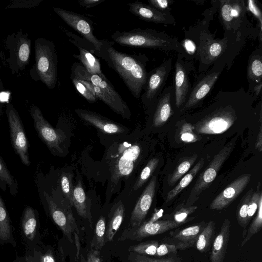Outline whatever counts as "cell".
Returning <instances> with one entry per match:
<instances>
[{
	"instance_id": "cell-1",
	"label": "cell",
	"mask_w": 262,
	"mask_h": 262,
	"mask_svg": "<svg viewBox=\"0 0 262 262\" xmlns=\"http://www.w3.org/2000/svg\"><path fill=\"white\" fill-rule=\"evenodd\" d=\"M113 45L106 49L105 62L120 76L132 95L139 99L147 80L148 58L144 54H129L119 51Z\"/></svg>"
},
{
	"instance_id": "cell-2",
	"label": "cell",
	"mask_w": 262,
	"mask_h": 262,
	"mask_svg": "<svg viewBox=\"0 0 262 262\" xmlns=\"http://www.w3.org/2000/svg\"><path fill=\"white\" fill-rule=\"evenodd\" d=\"M71 76L82 81L84 84L111 110L124 118L129 119L131 112L126 102L106 77L89 73L80 63L72 67Z\"/></svg>"
},
{
	"instance_id": "cell-3",
	"label": "cell",
	"mask_w": 262,
	"mask_h": 262,
	"mask_svg": "<svg viewBox=\"0 0 262 262\" xmlns=\"http://www.w3.org/2000/svg\"><path fill=\"white\" fill-rule=\"evenodd\" d=\"M114 42L122 46L176 50L178 42L176 38L151 29L135 28L129 31H116L111 36Z\"/></svg>"
},
{
	"instance_id": "cell-4",
	"label": "cell",
	"mask_w": 262,
	"mask_h": 262,
	"mask_svg": "<svg viewBox=\"0 0 262 262\" xmlns=\"http://www.w3.org/2000/svg\"><path fill=\"white\" fill-rule=\"evenodd\" d=\"M35 66L39 79L50 89L57 82L58 56L53 41L38 38L35 42Z\"/></svg>"
},
{
	"instance_id": "cell-5",
	"label": "cell",
	"mask_w": 262,
	"mask_h": 262,
	"mask_svg": "<svg viewBox=\"0 0 262 262\" xmlns=\"http://www.w3.org/2000/svg\"><path fill=\"white\" fill-rule=\"evenodd\" d=\"M53 9L63 21L94 46L95 55L106 61V49L114 43L113 41L98 39L94 34L92 22L86 17L59 7Z\"/></svg>"
},
{
	"instance_id": "cell-6",
	"label": "cell",
	"mask_w": 262,
	"mask_h": 262,
	"mask_svg": "<svg viewBox=\"0 0 262 262\" xmlns=\"http://www.w3.org/2000/svg\"><path fill=\"white\" fill-rule=\"evenodd\" d=\"M237 137L227 143L214 157L211 162L198 178L192 187L184 207L192 206L200 194L213 182L223 164L234 150Z\"/></svg>"
},
{
	"instance_id": "cell-7",
	"label": "cell",
	"mask_w": 262,
	"mask_h": 262,
	"mask_svg": "<svg viewBox=\"0 0 262 262\" xmlns=\"http://www.w3.org/2000/svg\"><path fill=\"white\" fill-rule=\"evenodd\" d=\"M30 113L39 137L51 153L56 156L63 155L64 144L67 140L65 133L60 129L53 128L37 106L32 105L31 106Z\"/></svg>"
},
{
	"instance_id": "cell-8",
	"label": "cell",
	"mask_w": 262,
	"mask_h": 262,
	"mask_svg": "<svg viewBox=\"0 0 262 262\" xmlns=\"http://www.w3.org/2000/svg\"><path fill=\"white\" fill-rule=\"evenodd\" d=\"M49 214L71 244L74 233H79L71 206L67 200L57 202L46 191L43 192Z\"/></svg>"
},
{
	"instance_id": "cell-9",
	"label": "cell",
	"mask_w": 262,
	"mask_h": 262,
	"mask_svg": "<svg viewBox=\"0 0 262 262\" xmlns=\"http://www.w3.org/2000/svg\"><path fill=\"white\" fill-rule=\"evenodd\" d=\"M237 119L235 111L231 106L222 107L199 121L194 126L199 134L217 135L229 129Z\"/></svg>"
},
{
	"instance_id": "cell-10",
	"label": "cell",
	"mask_w": 262,
	"mask_h": 262,
	"mask_svg": "<svg viewBox=\"0 0 262 262\" xmlns=\"http://www.w3.org/2000/svg\"><path fill=\"white\" fill-rule=\"evenodd\" d=\"M6 112L13 149L16 154L19 156L22 163L29 166L31 163L29 156V144L21 120L12 104H7Z\"/></svg>"
},
{
	"instance_id": "cell-11",
	"label": "cell",
	"mask_w": 262,
	"mask_h": 262,
	"mask_svg": "<svg viewBox=\"0 0 262 262\" xmlns=\"http://www.w3.org/2000/svg\"><path fill=\"white\" fill-rule=\"evenodd\" d=\"M171 59L169 58L148 73L144 92L140 97L144 107L154 105L162 92L171 68Z\"/></svg>"
},
{
	"instance_id": "cell-12",
	"label": "cell",
	"mask_w": 262,
	"mask_h": 262,
	"mask_svg": "<svg viewBox=\"0 0 262 262\" xmlns=\"http://www.w3.org/2000/svg\"><path fill=\"white\" fill-rule=\"evenodd\" d=\"M63 31L69 40L74 45L79 51L78 55H73V56L80 61L81 64L89 73L105 78V76L101 69L100 61L94 55L95 50L94 46L82 37L64 28Z\"/></svg>"
},
{
	"instance_id": "cell-13",
	"label": "cell",
	"mask_w": 262,
	"mask_h": 262,
	"mask_svg": "<svg viewBox=\"0 0 262 262\" xmlns=\"http://www.w3.org/2000/svg\"><path fill=\"white\" fill-rule=\"evenodd\" d=\"M156 182V177H152L142 192L132 212L128 227L125 231L134 230L143 222L154 200Z\"/></svg>"
},
{
	"instance_id": "cell-14",
	"label": "cell",
	"mask_w": 262,
	"mask_h": 262,
	"mask_svg": "<svg viewBox=\"0 0 262 262\" xmlns=\"http://www.w3.org/2000/svg\"><path fill=\"white\" fill-rule=\"evenodd\" d=\"M181 225L173 220H158L153 223L145 221L134 230L124 231L119 241L129 239L140 241L147 237L163 233Z\"/></svg>"
},
{
	"instance_id": "cell-15",
	"label": "cell",
	"mask_w": 262,
	"mask_h": 262,
	"mask_svg": "<svg viewBox=\"0 0 262 262\" xmlns=\"http://www.w3.org/2000/svg\"><path fill=\"white\" fill-rule=\"evenodd\" d=\"M9 38L10 39L7 40V45L10 52V57L14 61L12 69L14 67L16 68V70H22L29 62L31 40L27 35L21 32L15 35L12 34Z\"/></svg>"
},
{
	"instance_id": "cell-16",
	"label": "cell",
	"mask_w": 262,
	"mask_h": 262,
	"mask_svg": "<svg viewBox=\"0 0 262 262\" xmlns=\"http://www.w3.org/2000/svg\"><path fill=\"white\" fill-rule=\"evenodd\" d=\"M251 179V174H244L233 181L211 202L212 210H222L231 204L243 191Z\"/></svg>"
},
{
	"instance_id": "cell-17",
	"label": "cell",
	"mask_w": 262,
	"mask_h": 262,
	"mask_svg": "<svg viewBox=\"0 0 262 262\" xmlns=\"http://www.w3.org/2000/svg\"><path fill=\"white\" fill-rule=\"evenodd\" d=\"M203 222L183 229L170 233V236L164 239L165 243L175 246L177 250H184L193 247L198 237L206 226Z\"/></svg>"
},
{
	"instance_id": "cell-18",
	"label": "cell",
	"mask_w": 262,
	"mask_h": 262,
	"mask_svg": "<svg viewBox=\"0 0 262 262\" xmlns=\"http://www.w3.org/2000/svg\"><path fill=\"white\" fill-rule=\"evenodd\" d=\"M75 112L82 120L97 127L104 133L121 134L124 133L127 129L121 124L93 111L77 108Z\"/></svg>"
},
{
	"instance_id": "cell-19",
	"label": "cell",
	"mask_w": 262,
	"mask_h": 262,
	"mask_svg": "<svg viewBox=\"0 0 262 262\" xmlns=\"http://www.w3.org/2000/svg\"><path fill=\"white\" fill-rule=\"evenodd\" d=\"M128 11L141 19L157 24H174L172 16L161 12L148 4L139 1L128 4Z\"/></svg>"
},
{
	"instance_id": "cell-20",
	"label": "cell",
	"mask_w": 262,
	"mask_h": 262,
	"mask_svg": "<svg viewBox=\"0 0 262 262\" xmlns=\"http://www.w3.org/2000/svg\"><path fill=\"white\" fill-rule=\"evenodd\" d=\"M141 152V148L138 144L127 147L114 166L112 179L117 180L130 174Z\"/></svg>"
},
{
	"instance_id": "cell-21",
	"label": "cell",
	"mask_w": 262,
	"mask_h": 262,
	"mask_svg": "<svg viewBox=\"0 0 262 262\" xmlns=\"http://www.w3.org/2000/svg\"><path fill=\"white\" fill-rule=\"evenodd\" d=\"M172 89H165L162 91L154 104L155 110L152 118V125L160 127L164 125L172 115L171 104Z\"/></svg>"
},
{
	"instance_id": "cell-22",
	"label": "cell",
	"mask_w": 262,
	"mask_h": 262,
	"mask_svg": "<svg viewBox=\"0 0 262 262\" xmlns=\"http://www.w3.org/2000/svg\"><path fill=\"white\" fill-rule=\"evenodd\" d=\"M220 74V72H213L203 78L191 91L182 111L189 109L201 101L213 87Z\"/></svg>"
},
{
	"instance_id": "cell-23",
	"label": "cell",
	"mask_w": 262,
	"mask_h": 262,
	"mask_svg": "<svg viewBox=\"0 0 262 262\" xmlns=\"http://www.w3.org/2000/svg\"><path fill=\"white\" fill-rule=\"evenodd\" d=\"M230 221L225 219L215 238L210 255L211 262H223L230 234Z\"/></svg>"
},
{
	"instance_id": "cell-24",
	"label": "cell",
	"mask_w": 262,
	"mask_h": 262,
	"mask_svg": "<svg viewBox=\"0 0 262 262\" xmlns=\"http://www.w3.org/2000/svg\"><path fill=\"white\" fill-rule=\"evenodd\" d=\"M175 103L177 108L186 102L189 91V82L185 69L178 57L175 69Z\"/></svg>"
},
{
	"instance_id": "cell-25",
	"label": "cell",
	"mask_w": 262,
	"mask_h": 262,
	"mask_svg": "<svg viewBox=\"0 0 262 262\" xmlns=\"http://www.w3.org/2000/svg\"><path fill=\"white\" fill-rule=\"evenodd\" d=\"M20 226L25 239L30 242H35L38 231L37 211L30 206H26L21 216Z\"/></svg>"
},
{
	"instance_id": "cell-26",
	"label": "cell",
	"mask_w": 262,
	"mask_h": 262,
	"mask_svg": "<svg viewBox=\"0 0 262 262\" xmlns=\"http://www.w3.org/2000/svg\"><path fill=\"white\" fill-rule=\"evenodd\" d=\"M124 212L125 208L121 200L115 203L110 210L105 235V244L113 239L122 224Z\"/></svg>"
},
{
	"instance_id": "cell-27",
	"label": "cell",
	"mask_w": 262,
	"mask_h": 262,
	"mask_svg": "<svg viewBox=\"0 0 262 262\" xmlns=\"http://www.w3.org/2000/svg\"><path fill=\"white\" fill-rule=\"evenodd\" d=\"M73 206L76 208L79 216L89 220L90 226L92 227V219L90 207L87 202L82 183L80 180H78L76 185L73 187Z\"/></svg>"
},
{
	"instance_id": "cell-28",
	"label": "cell",
	"mask_w": 262,
	"mask_h": 262,
	"mask_svg": "<svg viewBox=\"0 0 262 262\" xmlns=\"http://www.w3.org/2000/svg\"><path fill=\"white\" fill-rule=\"evenodd\" d=\"M222 19L226 29H231L236 21L242 16V8L237 1L221 2Z\"/></svg>"
},
{
	"instance_id": "cell-29",
	"label": "cell",
	"mask_w": 262,
	"mask_h": 262,
	"mask_svg": "<svg viewBox=\"0 0 262 262\" xmlns=\"http://www.w3.org/2000/svg\"><path fill=\"white\" fill-rule=\"evenodd\" d=\"M0 243H9L16 246L8 212L0 195Z\"/></svg>"
},
{
	"instance_id": "cell-30",
	"label": "cell",
	"mask_w": 262,
	"mask_h": 262,
	"mask_svg": "<svg viewBox=\"0 0 262 262\" xmlns=\"http://www.w3.org/2000/svg\"><path fill=\"white\" fill-rule=\"evenodd\" d=\"M225 41L208 39L199 47L198 52L205 61L211 62L220 56L225 48Z\"/></svg>"
},
{
	"instance_id": "cell-31",
	"label": "cell",
	"mask_w": 262,
	"mask_h": 262,
	"mask_svg": "<svg viewBox=\"0 0 262 262\" xmlns=\"http://www.w3.org/2000/svg\"><path fill=\"white\" fill-rule=\"evenodd\" d=\"M204 165L203 159L200 160L196 164L187 172L178 184L171 189L167 194L166 202L167 203L173 200L184 188H185L193 180L198 172L202 169Z\"/></svg>"
},
{
	"instance_id": "cell-32",
	"label": "cell",
	"mask_w": 262,
	"mask_h": 262,
	"mask_svg": "<svg viewBox=\"0 0 262 262\" xmlns=\"http://www.w3.org/2000/svg\"><path fill=\"white\" fill-rule=\"evenodd\" d=\"M0 188L4 191L8 188L10 194L12 195H15L18 193L17 181L11 173L1 156Z\"/></svg>"
},
{
	"instance_id": "cell-33",
	"label": "cell",
	"mask_w": 262,
	"mask_h": 262,
	"mask_svg": "<svg viewBox=\"0 0 262 262\" xmlns=\"http://www.w3.org/2000/svg\"><path fill=\"white\" fill-rule=\"evenodd\" d=\"M198 158V155L194 154L188 157L181 162L174 169V171L168 177V184L169 186H173L189 170Z\"/></svg>"
},
{
	"instance_id": "cell-34",
	"label": "cell",
	"mask_w": 262,
	"mask_h": 262,
	"mask_svg": "<svg viewBox=\"0 0 262 262\" xmlns=\"http://www.w3.org/2000/svg\"><path fill=\"white\" fill-rule=\"evenodd\" d=\"M253 191V189L249 190L241 200L236 208V216L237 221L239 226L244 229L247 227L248 224L247 216L249 206Z\"/></svg>"
},
{
	"instance_id": "cell-35",
	"label": "cell",
	"mask_w": 262,
	"mask_h": 262,
	"mask_svg": "<svg viewBox=\"0 0 262 262\" xmlns=\"http://www.w3.org/2000/svg\"><path fill=\"white\" fill-rule=\"evenodd\" d=\"M215 229V223L210 221L200 234L196 242L195 246L201 252H206L208 250Z\"/></svg>"
},
{
	"instance_id": "cell-36",
	"label": "cell",
	"mask_w": 262,
	"mask_h": 262,
	"mask_svg": "<svg viewBox=\"0 0 262 262\" xmlns=\"http://www.w3.org/2000/svg\"><path fill=\"white\" fill-rule=\"evenodd\" d=\"M105 218L101 216L96 224L94 236L91 243V249L99 250L105 244Z\"/></svg>"
},
{
	"instance_id": "cell-37",
	"label": "cell",
	"mask_w": 262,
	"mask_h": 262,
	"mask_svg": "<svg viewBox=\"0 0 262 262\" xmlns=\"http://www.w3.org/2000/svg\"><path fill=\"white\" fill-rule=\"evenodd\" d=\"M257 213L251 223L248 229L243 232L244 239L242 242L241 246H243L253 235L259 232L262 227V198H260L258 204Z\"/></svg>"
},
{
	"instance_id": "cell-38",
	"label": "cell",
	"mask_w": 262,
	"mask_h": 262,
	"mask_svg": "<svg viewBox=\"0 0 262 262\" xmlns=\"http://www.w3.org/2000/svg\"><path fill=\"white\" fill-rule=\"evenodd\" d=\"M159 162L157 158L150 159L141 172L134 186V190H137L141 188L148 180L157 168Z\"/></svg>"
},
{
	"instance_id": "cell-39",
	"label": "cell",
	"mask_w": 262,
	"mask_h": 262,
	"mask_svg": "<svg viewBox=\"0 0 262 262\" xmlns=\"http://www.w3.org/2000/svg\"><path fill=\"white\" fill-rule=\"evenodd\" d=\"M159 245L157 241H148L131 246L128 250L139 254L156 256Z\"/></svg>"
},
{
	"instance_id": "cell-40",
	"label": "cell",
	"mask_w": 262,
	"mask_h": 262,
	"mask_svg": "<svg viewBox=\"0 0 262 262\" xmlns=\"http://www.w3.org/2000/svg\"><path fill=\"white\" fill-rule=\"evenodd\" d=\"M248 73L249 78L257 83L261 82L262 62L260 55H254L249 62Z\"/></svg>"
},
{
	"instance_id": "cell-41",
	"label": "cell",
	"mask_w": 262,
	"mask_h": 262,
	"mask_svg": "<svg viewBox=\"0 0 262 262\" xmlns=\"http://www.w3.org/2000/svg\"><path fill=\"white\" fill-rule=\"evenodd\" d=\"M60 186L66 200L71 206H73L72 175L70 173L62 172L60 176Z\"/></svg>"
},
{
	"instance_id": "cell-42",
	"label": "cell",
	"mask_w": 262,
	"mask_h": 262,
	"mask_svg": "<svg viewBox=\"0 0 262 262\" xmlns=\"http://www.w3.org/2000/svg\"><path fill=\"white\" fill-rule=\"evenodd\" d=\"M131 262H181L182 258L176 256H170L165 258H156L132 252L128 256Z\"/></svg>"
},
{
	"instance_id": "cell-43",
	"label": "cell",
	"mask_w": 262,
	"mask_h": 262,
	"mask_svg": "<svg viewBox=\"0 0 262 262\" xmlns=\"http://www.w3.org/2000/svg\"><path fill=\"white\" fill-rule=\"evenodd\" d=\"M72 82L79 93L90 103L97 101V98L82 82V81L74 76H71Z\"/></svg>"
},
{
	"instance_id": "cell-44",
	"label": "cell",
	"mask_w": 262,
	"mask_h": 262,
	"mask_svg": "<svg viewBox=\"0 0 262 262\" xmlns=\"http://www.w3.org/2000/svg\"><path fill=\"white\" fill-rule=\"evenodd\" d=\"M194 126L189 123H184L181 127L180 137L186 143H191L199 140V137L194 132Z\"/></svg>"
},
{
	"instance_id": "cell-45",
	"label": "cell",
	"mask_w": 262,
	"mask_h": 262,
	"mask_svg": "<svg viewBox=\"0 0 262 262\" xmlns=\"http://www.w3.org/2000/svg\"><path fill=\"white\" fill-rule=\"evenodd\" d=\"M26 262H56L52 251L48 250L42 253L40 251H34L32 255L25 258Z\"/></svg>"
},
{
	"instance_id": "cell-46",
	"label": "cell",
	"mask_w": 262,
	"mask_h": 262,
	"mask_svg": "<svg viewBox=\"0 0 262 262\" xmlns=\"http://www.w3.org/2000/svg\"><path fill=\"white\" fill-rule=\"evenodd\" d=\"M197 208V206L193 205L189 207H181L174 212L173 220L182 225L186 222L189 221L188 220V216L194 212Z\"/></svg>"
},
{
	"instance_id": "cell-47",
	"label": "cell",
	"mask_w": 262,
	"mask_h": 262,
	"mask_svg": "<svg viewBox=\"0 0 262 262\" xmlns=\"http://www.w3.org/2000/svg\"><path fill=\"white\" fill-rule=\"evenodd\" d=\"M262 198L261 191L259 190V186L257 187L256 190L253 191L251 196L249 206V211L247 216V222L250 221L252 217L254 215L258 209V204L260 198Z\"/></svg>"
},
{
	"instance_id": "cell-48",
	"label": "cell",
	"mask_w": 262,
	"mask_h": 262,
	"mask_svg": "<svg viewBox=\"0 0 262 262\" xmlns=\"http://www.w3.org/2000/svg\"><path fill=\"white\" fill-rule=\"evenodd\" d=\"M148 5L157 10L164 13H168L170 6L172 1L170 0H148Z\"/></svg>"
},
{
	"instance_id": "cell-49",
	"label": "cell",
	"mask_w": 262,
	"mask_h": 262,
	"mask_svg": "<svg viewBox=\"0 0 262 262\" xmlns=\"http://www.w3.org/2000/svg\"><path fill=\"white\" fill-rule=\"evenodd\" d=\"M177 253V249L174 245L167 243H163L159 245L156 254V256L162 257L167 254Z\"/></svg>"
},
{
	"instance_id": "cell-50",
	"label": "cell",
	"mask_w": 262,
	"mask_h": 262,
	"mask_svg": "<svg viewBox=\"0 0 262 262\" xmlns=\"http://www.w3.org/2000/svg\"><path fill=\"white\" fill-rule=\"evenodd\" d=\"M22 3H20L18 1H14L12 4H10L8 7L9 8L22 7V8H30L35 6L39 4L41 0H29V1H19Z\"/></svg>"
},
{
	"instance_id": "cell-51",
	"label": "cell",
	"mask_w": 262,
	"mask_h": 262,
	"mask_svg": "<svg viewBox=\"0 0 262 262\" xmlns=\"http://www.w3.org/2000/svg\"><path fill=\"white\" fill-rule=\"evenodd\" d=\"M248 6L249 10L251 12V13L253 14V15L257 18L259 21L261 30L262 24L261 13L253 1L249 0L248 1Z\"/></svg>"
},
{
	"instance_id": "cell-52",
	"label": "cell",
	"mask_w": 262,
	"mask_h": 262,
	"mask_svg": "<svg viewBox=\"0 0 262 262\" xmlns=\"http://www.w3.org/2000/svg\"><path fill=\"white\" fill-rule=\"evenodd\" d=\"M105 0H80L78 2V5L85 9H89L94 7L103 2Z\"/></svg>"
},
{
	"instance_id": "cell-53",
	"label": "cell",
	"mask_w": 262,
	"mask_h": 262,
	"mask_svg": "<svg viewBox=\"0 0 262 262\" xmlns=\"http://www.w3.org/2000/svg\"><path fill=\"white\" fill-rule=\"evenodd\" d=\"M86 262H101L99 250L91 249L87 255Z\"/></svg>"
},
{
	"instance_id": "cell-54",
	"label": "cell",
	"mask_w": 262,
	"mask_h": 262,
	"mask_svg": "<svg viewBox=\"0 0 262 262\" xmlns=\"http://www.w3.org/2000/svg\"><path fill=\"white\" fill-rule=\"evenodd\" d=\"M255 148L259 152L262 150V125H260L259 129L257 134V139L255 142Z\"/></svg>"
},
{
	"instance_id": "cell-55",
	"label": "cell",
	"mask_w": 262,
	"mask_h": 262,
	"mask_svg": "<svg viewBox=\"0 0 262 262\" xmlns=\"http://www.w3.org/2000/svg\"><path fill=\"white\" fill-rule=\"evenodd\" d=\"M162 210H159L156 211L152 215V216L146 222L148 223H153L158 221V219H160L162 215Z\"/></svg>"
},
{
	"instance_id": "cell-56",
	"label": "cell",
	"mask_w": 262,
	"mask_h": 262,
	"mask_svg": "<svg viewBox=\"0 0 262 262\" xmlns=\"http://www.w3.org/2000/svg\"><path fill=\"white\" fill-rule=\"evenodd\" d=\"M184 42V46L186 48V50L188 52H192V51H195V46L192 41L190 40H186Z\"/></svg>"
},
{
	"instance_id": "cell-57",
	"label": "cell",
	"mask_w": 262,
	"mask_h": 262,
	"mask_svg": "<svg viewBox=\"0 0 262 262\" xmlns=\"http://www.w3.org/2000/svg\"><path fill=\"white\" fill-rule=\"evenodd\" d=\"M4 89L3 88V85L2 82L0 79V118H1V114H2V106H3V101L2 99V94L4 92Z\"/></svg>"
},
{
	"instance_id": "cell-58",
	"label": "cell",
	"mask_w": 262,
	"mask_h": 262,
	"mask_svg": "<svg viewBox=\"0 0 262 262\" xmlns=\"http://www.w3.org/2000/svg\"><path fill=\"white\" fill-rule=\"evenodd\" d=\"M262 86V82L258 83L257 85L254 88V91L255 92V95L257 96L259 95V93L261 91V89Z\"/></svg>"
},
{
	"instance_id": "cell-59",
	"label": "cell",
	"mask_w": 262,
	"mask_h": 262,
	"mask_svg": "<svg viewBox=\"0 0 262 262\" xmlns=\"http://www.w3.org/2000/svg\"><path fill=\"white\" fill-rule=\"evenodd\" d=\"M80 262H86L82 255H81V260Z\"/></svg>"
},
{
	"instance_id": "cell-60",
	"label": "cell",
	"mask_w": 262,
	"mask_h": 262,
	"mask_svg": "<svg viewBox=\"0 0 262 262\" xmlns=\"http://www.w3.org/2000/svg\"><path fill=\"white\" fill-rule=\"evenodd\" d=\"M25 262H26V261H25Z\"/></svg>"
}]
</instances>
